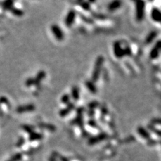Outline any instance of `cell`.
I'll return each instance as SVG.
<instances>
[{"label":"cell","mask_w":161,"mask_h":161,"mask_svg":"<svg viewBox=\"0 0 161 161\" xmlns=\"http://www.w3.org/2000/svg\"><path fill=\"white\" fill-rule=\"evenodd\" d=\"M103 63H104V58L103 56H99L97 58L96 63H95L94 71H93L92 77H91V81L94 83L97 82V81L99 80V78L101 75L102 68H103Z\"/></svg>","instance_id":"6da1fadb"},{"label":"cell","mask_w":161,"mask_h":161,"mask_svg":"<svg viewBox=\"0 0 161 161\" xmlns=\"http://www.w3.org/2000/svg\"><path fill=\"white\" fill-rule=\"evenodd\" d=\"M146 3L144 0L136 1V16L138 21H142L144 19Z\"/></svg>","instance_id":"7a4b0ae2"},{"label":"cell","mask_w":161,"mask_h":161,"mask_svg":"<svg viewBox=\"0 0 161 161\" xmlns=\"http://www.w3.org/2000/svg\"><path fill=\"white\" fill-rule=\"evenodd\" d=\"M113 53L116 58H122L126 56L124 49L122 48L120 42H115L113 44Z\"/></svg>","instance_id":"3957f363"},{"label":"cell","mask_w":161,"mask_h":161,"mask_svg":"<svg viewBox=\"0 0 161 161\" xmlns=\"http://www.w3.org/2000/svg\"><path fill=\"white\" fill-rule=\"evenodd\" d=\"M161 52V40H158L156 42V44L153 49L151 50L150 53V57L152 59H155V58H158L159 56L160 53Z\"/></svg>","instance_id":"277c9868"},{"label":"cell","mask_w":161,"mask_h":161,"mask_svg":"<svg viewBox=\"0 0 161 161\" xmlns=\"http://www.w3.org/2000/svg\"><path fill=\"white\" fill-rule=\"evenodd\" d=\"M51 31L58 40H60H60H63L64 39V34H63V30H61V28L58 25H52Z\"/></svg>","instance_id":"5b68a950"},{"label":"cell","mask_w":161,"mask_h":161,"mask_svg":"<svg viewBox=\"0 0 161 161\" xmlns=\"http://www.w3.org/2000/svg\"><path fill=\"white\" fill-rule=\"evenodd\" d=\"M76 15L77 13L75 12V11H74L73 10H70L69 12H68L67 16L65 18V24L67 25L68 27H71L73 23L75 22V20L76 18Z\"/></svg>","instance_id":"8992f818"},{"label":"cell","mask_w":161,"mask_h":161,"mask_svg":"<svg viewBox=\"0 0 161 161\" xmlns=\"http://www.w3.org/2000/svg\"><path fill=\"white\" fill-rule=\"evenodd\" d=\"M151 18L153 20H154L155 22H158V23H161V11L159 9L154 8L151 11L150 13Z\"/></svg>","instance_id":"52a82bcc"},{"label":"cell","mask_w":161,"mask_h":161,"mask_svg":"<svg viewBox=\"0 0 161 161\" xmlns=\"http://www.w3.org/2000/svg\"><path fill=\"white\" fill-rule=\"evenodd\" d=\"M122 2L121 0H113L108 6V9L110 12H113L121 8Z\"/></svg>","instance_id":"ba28073f"},{"label":"cell","mask_w":161,"mask_h":161,"mask_svg":"<svg viewBox=\"0 0 161 161\" xmlns=\"http://www.w3.org/2000/svg\"><path fill=\"white\" fill-rule=\"evenodd\" d=\"M85 87L91 94H96L97 92V87L95 85L94 83L91 80H88L85 82Z\"/></svg>","instance_id":"9c48e42d"},{"label":"cell","mask_w":161,"mask_h":161,"mask_svg":"<svg viewBox=\"0 0 161 161\" xmlns=\"http://www.w3.org/2000/svg\"><path fill=\"white\" fill-rule=\"evenodd\" d=\"M157 35H158V32L156 31H152L151 32H150L149 34L147 36V37L146 38V40H145V42H146V44H150V43L156 38Z\"/></svg>","instance_id":"30bf717a"},{"label":"cell","mask_w":161,"mask_h":161,"mask_svg":"<svg viewBox=\"0 0 161 161\" xmlns=\"http://www.w3.org/2000/svg\"><path fill=\"white\" fill-rule=\"evenodd\" d=\"M71 95L72 97L75 100H77L79 98V90L77 87L75 86L72 88L71 90Z\"/></svg>","instance_id":"8fae6325"},{"label":"cell","mask_w":161,"mask_h":161,"mask_svg":"<svg viewBox=\"0 0 161 161\" xmlns=\"http://www.w3.org/2000/svg\"><path fill=\"white\" fill-rule=\"evenodd\" d=\"M45 76H46V73L44 71H40L39 72V73L37 75L36 77L34 79V81H35V84H38L41 82L42 79H44Z\"/></svg>","instance_id":"7c38bea8"},{"label":"cell","mask_w":161,"mask_h":161,"mask_svg":"<svg viewBox=\"0 0 161 161\" xmlns=\"http://www.w3.org/2000/svg\"><path fill=\"white\" fill-rule=\"evenodd\" d=\"M34 109V107L32 105H26L24 106V107H20L18 109V111L19 112H26V111H32Z\"/></svg>","instance_id":"4fadbf2b"},{"label":"cell","mask_w":161,"mask_h":161,"mask_svg":"<svg viewBox=\"0 0 161 161\" xmlns=\"http://www.w3.org/2000/svg\"><path fill=\"white\" fill-rule=\"evenodd\" d=\"M79 6H80L84 10L88 11L90 10V4L88 1H82L79 2Z\"/></svg>","instance_id":"5bb4252c"},{"label":"cell","mask_w":161,"mask_h":161,"mask_svg":"<svg viewBox=\"0 0 161 161\" xmlns=\"http://www.w3.org/2000/svg\"><path fill=\"white\" fill-rule=\"evenodd\" d=\"M12 5H13V0H6V1H4L3 6L4 9L10 10V9L12 8Z\"/></svg>","instance_id":"9a60e30c"},{"label":"cell","mask_w":161,"mask_h":161,"mask_svg":"<svg viewBox=\"0 0 161 161\" xmlns=\"http://www.w3.org/2000/svg\"><path fill=\"white\" fill-rule=\"evenodd\" d=\"M72 107H73V104H70V105H69V107H68L67 109H65V110H63L61 111V115H65L66 114H67L68 112H69V110H71V109L72 108Z\"/></svg>","instance_id":"2e32d148"},{"label":"cell","mask_w":161,"mask_h":161,"mask_svg":"<svg viewBox=\"0 0 161 161\" xmlns=\"http://www.w3.org/2000/svg\"><path fill=\"white\" fill-rule=\"evenodd\" d=\"M61 100H62L63 103H69V101H70V96H69V95H68V94L64 95V96H63L62 99H61Z\"/></svg>","instance_id":"e0dca14e"},{"label":"cell","mask_w":161,"mask_h":161,"mask_svg":"<svg viewBox=\"0 0 161 161\" xmlns=\"http://www.w3.org/2000/svg\"><path fill=\"white\" fill-rule=\"evenodd\" d=\"M81 19H82L85 22H87V23H88V24H93V20H91L90 18H86L85 15H83L82 14H81Z\"/></svg>","instance_id":"ac0fdd59"},{"label":"cell","mask_w":161,"mask_h":161,"mask_svg":"<svg viewBox=\"0 0 161 161\" xmlns=\"http://www.w3.org/2000/svg\"><path fill=\"white\" fill-rule=\"evenodd\" d=\"M12 12L13 14L18 15V16H20V15L23 14V12H22L21 10H17V9H12Z\"/></svg>","instance_id":"d6986e66"},{"label":"cell","mask_w":161,"mask_h":161,"mask_svg":"<svg viewBox=\"0 0 161 161\" xmlns=\"http://www.w3.org/2000/svg\"><path fill=\"white\" fill-rule=\"evenodd\" d=\"M124 51H125V54L126 56H131V51L130 48L129 46H126L125 49H124Z\"/></svg>","instance_id":"ffe728a7"},{"label":"cell","mask_w":161,"mask_h":161,"mask_svg":"<svg viewBox=\"0 0 161 161\" xmlns=\"http://www.w3.org/2000/svg\"><path fill=\"white\" fill-rule=\"evenodd\" d=\"M34 84H35L34 79H29L28 80L26 81V85L28 86H30L32 85H34Z\"/></svg>","instance_id":"44dd1931"},{"label":"cell","mask_w":161,"mask_h":161,"mask_svg":"<svg viewBox=\"0 0 161 161\" xmlns=\"http://www.w3.org/2000/svg\"><path fill=\"white\" fill-rule=\"evenodd\" d=\"M94 17L97 18V19H104L105 18V16L103 15H101V14H95Z\"/></svg>","instance_id":"7402d4cb"},{"label":"cell","mask_w":161,"mask_h":161,"mask_svg":"<svg viewBox=\"0 0 161 161\" xmlns=\"http://www.w3.org/2000/svg\"><path fill=\"white\" fill-rule=\"evenodd\" d=\"M96 1V0H88V2H89V3H91V4H94L95 3V2Z\"/></svg>","instance_id":"603a6c76"},{"label":"cell","mask_w":161,"mask_h":161,"mask_svg":"<svg viewBox=\"0 0 161 161\" xmlns=\"http://www.w3.org/2000/svg\"><path fill=\"white\" fill-rule=\"evenodd\" d=\"M77 1H78L79 2H81V1H83V0H77Z\"/></svg>","instance_id":"cb8c5ba5"},{"label":"cell","mask_w":161,"mask_h":161,"mask_svg":"<svg viewBox=\"0 0 161 161\" xmlns=\"http://www.w3.org/2000/svg\"><path fill=\"white\" fill-rule=\"evenodd\" d=\"M148 1H153L154 0H148Z\"/></svg>","instance_id":"d4e9b609"},{"label":"cell","mask_w":161,"mask_h":161,"mask_svg":"<svg viewBox=\"0 0 161 161\" xmlns=\"http://www.w3.org/2000/svg\"><path fill=\"white\" fill-rule=\"evenodd\" d=\"M133 1H136V0H133Z\"/></svg>","instance_id":"484cf974"}]
</instances>
